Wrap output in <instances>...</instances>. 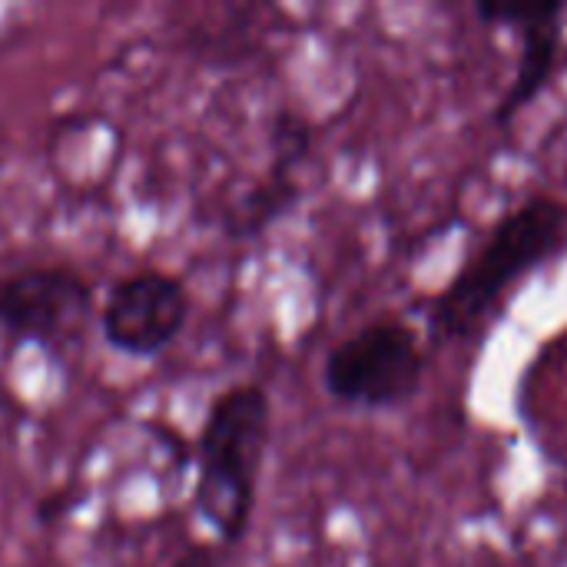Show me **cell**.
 I'll list each match as a JSON object with an SVG mask.
<instances>
[{
  "label": "cell",
  "mask_w": 567,
  "mask_h": 567,
  "mask_svg": "<svg viewBox=\"0 0 567 567\" xmlns=\"http://www.w3.org/2000/svg\"><path fill=\"white\" fill-rule=\"evenodd\" d=\"M567 246V203L551 193H532L505 209L478 252L449 279L429 306V346L449 349L472 339L502 296L555 259Z\"/></svg>",
  "instance_id": "cell-1"
},
{
  "label": "cell",
  "mask_w": 567,
  "mask_h": 567,
  "mask_svg": "<svg viewBox=\"0 0 567 567\" xmlns=\"http://www.w3.org/2000/svg\"><path fill=\"white\" fill-rule=\"evenodd\" d=\"M173 567H219V548L216 545H193L183 551Z\"/></svg>",
  "instance_id": "cell-9"
},
{
  "label": "cell",
  "mask_w": 567,
  "mask_h": 567,
  "mask_svg": "<svg viewBox=\"0 0 567 567\" xmlns=\"http://www.w3.org/2000/svg\"><path fill=\"white\" fill-rule=\"evenodd\" d=\"M272 439V399L256 382L223 389L206 409L196 445L193 508L223 548L243 545Z\"/></svg>",
  "instance_id": "cell-2"
},
{
  "label": "cell",
  "mask_w": 567,
  "mask_h": 567,
  "mask_svg": "<svg viewBox=\"0 0 567 567\" xmlns=\"http://www.w3.org/2000/svg\"><path fill=\"white\" fill-rule=\"evenodd\" d=\"M567 3H545L538 17L518 27L522 47H518V66L508 83V90L498 96L492 110L495 126H508L518 113H525L555 80L561 50H565Z\"/></svg>",
  "instance_id": "cell-7"
},
{
  "label": "cell",
  "mask_w": 567,
  "mask_h": 567,
  "mask_svg": "<svg viewBox=\"0 0 567 567\" xmlns=\"http://www.w3.org/2000/svg\"><path fill=\"white\" fill-rule=\"evenodd\" d=\"M189 309L193 299L179 276L163 269H136L106 289L100 336L120 355L153 359L183 336Z\"/></svg>",
  "instance_id": "cell-5"
},
{
  "label": "cell",
  "mask_w": 567,
  "mask_h": 567,
  "mask_svg": "<svg viewBox=\"0 0 567 567\" xmlns=\"http://www.w3.org/2000/svg\"><path fill=\"white\" fill-rule=\"evenodd\" d=\"M425 369L429 355L419 332L395 316H379L329 349L322 385L342 409L392 412L422 392Z\"/></svg>",
  "instance_id": "cell-3"
},
{
  "label": "cell",
  "mask_w": 567,
  "mask_h": 567,
  "mask_svg": "<svg viewBox=\"0 0 567 567\" xmlns=\"http://www.w3.org/2000/svg\"><path fill=\"white\" fill-rule=\"evenodd\" d=\"M259 7H233L229 23H213V30L196 27V37L189 43V53L206 60L209 66H236L259 50Z\"/></svg>",
  "instance_id": "cell-8"
},
{
  "label": "cell",
  "mask_w": 567,
  "mask_h": 567,
  "mask_svg": "<svg viewBox=\"0 0 567 567\" xmlns=\"http://www.w3.org/2000/svg\"><path fill=\"white\" fill-rule=\"evenodd\" d=\"M272 166L269 176L249 189V196L236 206L233 213V236H259L262 229H269L282 213L292 209V203L299 199V183L292 176V169L309 156L312 150V126L306 116L282 110L272 120Z\"/></svg>",
  "instance_id": "cell-6"
},
{
  "label": "cell",
  "mask_w": 567,
  "mask_h": 567,
  "mask_svg": "<svg viewBox=\"0 0 567 567\" xmlns=\"http://www.w3.org/2000/svg\"><path fill=\"white\" fill-rule=\"evenodd\" d=\"M90 279L66 262H33L0 279V332L17 342L60 349L93 316Z\"/></svg>",
  "instance_id": "cell-4"
}]
</instances>
